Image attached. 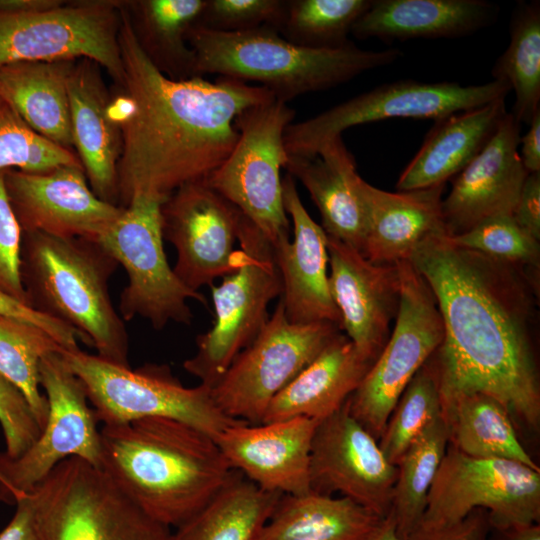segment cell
<instances>
[{
    "mask_svg": "<svg viewBox=\"0 0 540 540\" xmlns=\"http://www.w3.org/2000/svg\"><path fill=\"white\" fill-rule=\"evenodd\" d=\"M340 332L330 322H289L279 298L256 338L211 388L216 405L230 418L262 423L273 398Z\"/></svg>",
    "mask_w": 540,
    "mask_h": 540,
    "instance_id": "cell-14",
    "label": "cell"
},
{
    "mask_svg": "<svg viewBox=\"0 0 540 540\" xmlns=\"http://www.w3.org/2000/svg\"><path fill=\"white\" fill-rule=\"evenodd\" d=\"M118 266L93 240L22 235L21 278L28 305L74 329L99 357L130 367L128 332L109 293Z\"/></svg>",
    "mask_w": 540,
    "mask_h": 540,
    "instance_id": "cell-4",
    "label": "cell"
},
{
    "mask_svg": "<svg viewBox=\"0 0 540 540\" xmlns=\"http://www.w3.org/2000/svg\"><path fill=\"white\" fill-rule=\"evenodd\" d=\"M121 11L118 2L77 1L37 12L0 13V68L17 62L88 59L119 85Z\"/></svg>",
    "mask_w": 540,
    "mask_h": 540,
    "instance_id": "cell-16",
    "label": "cell"
},
{
    "mask_svg": "<svg viewBox=\"0 0 540 540\" xmlns=\"http://www.w3.org/2000/svg\"><path fill=\"white\" fill-rule=\"evenodd\" d=\"M187 41L198 77L218 74L258 82L285 102L343 84L402 55L397 48L363 50L351 42L336 49L308 48L286 40L272 27L229 33L194 26Z\"/></svg>",
    "mask_w": 540,
    "mask_h": 540,
    "instance_id": "cell-5",
    "label": "cell"
},
{
    "mask_svg": "<svg viewBox=\"0 0 540 540\" xmlns=\"http://www.w3.org/2000/svg\"><path fill=\"white\" fill-rule=\"evenodd\" d=\"M409 261L442 318L443 340L429 358L441 410L458 396L483 393L538 430V272L456 246L446 233L421 241Z\"/></svg>",
    "mask_w": 540,
    "mask_h": 540,
    "instance_id": "cell-1",
    "label": "cell"
},
{
    "mask_svg": "<svg viewBox=\"0 0 540 540\" xmlns=\"http://www.w3.org/2000/svg\"><path fill=\"white\" fill-rule=\"evenodd\" d=\"M4 183L23 233L96 241L123 210L95 195L82 165L40 173L6 169Z\"/></svg>",
    "mask_w": 540,
    "mask_h": 540,
    "instance_id": "cell-19",
    "label": "cell"
},
{
    "mask_svg": "<svg viewBox=\"0 0 540 540\" xmlns=\"http://www.w3.org/2000/svg\"><path fill=\"white\" fill-rule=\"evenodd\" d=\"M490 523L488 513L475 509L454 524L425 527L417 526L403 540H486Z\"/></svg>",
    "mask_w": 540,
    "mask_h": 540,
    "instance_id": "cell-47",
    "label": "cell"
},
{
    "mask_svg": "<svg viewBox=\"0 0 540 540\" xmlns=\"http://www.w3.org/2000/svg\"><path fill=\"white\" fill-rule=\"evenodd\" d=\"M373 363L340 332L273 398L262 423L294 417L327 418L341 409Z\"/></svg>",
    "mask_w": 540,
    "mask_h": 540,
    "instance_id": "cell-28",
    "label": "cell"
},
{
    "mask_svg": "<svg viewBox=\"0 0 540 540\" xmlns=\"http://www.w3.org/2000/svg\"><path fill=\"white\" fill-rule=\"evenodd\" d=\"M0 425L7 456L16 458L37 440L41 429L22 392L0 374Z\"/></svg>",
    "mask_w": 540,
    "mask_h": 540,
    "instance_id": "cell-43",
    "label": "cell"
},
{
    "mask_svg": "<svg viewBox=\"0 0 540 540\" xmlns=\"http://www.w3.org/2000/svg\"><path fill=\"white\" fill-rule=\"evenodd\" d=\"M42 487L36 486L15 503L10 522L0 532V540H47L42 520Z\"/></svg>",
    "mask_w": 540,
    "mask_h": 540,
    "instance_id": "cell-45",
    "label": "cell"
},
{
    "mask_svg": "<svg viewBox=\"0 0 540 540\" xmlns=\"http://www.w3.org/2000/svg\"><path fill=\"white\" fill-rule=\"evenodd\" d=\"M60 354L82 382L96 418L104 425L163 417L189 424L214 439L239 422L216 405L211 389L185 387L168 365L146 364L135 370L91 355L79 347Z\"/></svg>",
    "mask_w": 540,
    "mask_h": 540,
    "instance_id": "cell-6",
    "label": "cell"
},
{
    "mask_svg": "<svg viewBox=\"0 0 540 540\" xmlns=\"http://www.w3.org/2000/svg\"><path fill=\"white\" fill-rule=\"evenodd\" d=\"M294 117L295 110L276 97L244 110L235 120L238 138L232 151L205 179L272 246L290 238L280 171L288 160L285 131Z\"/></svg>",
    "mask_w": 540,
    "mask_h": 540,
    "instance_id": "cell-8",
    "label": "cell"
},
{
    "mask_svg": "<svg viewBox=\"0 0 540 540\" xmlns=\"http://www.w3.org/2000/svg\"><path fill=\"white\" fill-rule=\"evenodd\" d=\"M363 540H400L393 516L389 513L382 518Z\"/></svg>",
    "mask_w": 540,
    "mask_h": 540,
    "instance_id": "cell-51",
    "label": "cell"
},
{
    "mask_svg": "<svg viewBox=\"0 0 540 540\" xmlns=\"http://www.w3.org/2000/svg\"><path fill=\"white\" fill-rule=\"evenodd\" d=\"M22 235L7 196L4 170H0V291L28 305L21 278Z\"/></svg>",
    "mask_w": 540,
    "mask_h": 540,
    "instance_id": "cell-44",
    "label": "cell"
},
{
    "mask_svg": "<svg viewBox=\"0 0 540 540\" xmlns=\"http://www.w3.org/2000/svg\"><path fill=\"white\" fill-rule=\"evenodd\" d=\"M99 67L88 59L75 62L68 78L70 118L74 147L90 188L100 199L116 205L122 138Z\"/></svg>",
    "mask_w": 540,
    "mask_h": 540,
    "instance_id": "cell-24",
    "label": "cell"
},
{
    "mask_svg": "<svg viewBox=\"0 0 540 540\" xmlns=\"http://www.w3.org/2000/svg\"><path fill=\"white\" fill-rule=\"evenodd\" d=\"M329 289L342 332L367 359L375 361L390 336L400 302L397 264H375L327 235Z\"/></svg>",
    "mask_w": 540,
    "mask_h": 540,
    "instance_id": "cell-20",
    "label": "cell"
},
{
    "mask_svg": "<svg viewBox=\"0 0 540 540\" xmlns=\"http://www.w3.org/2000/svg\"><path fill=\"white\" fill-rule=\"evenodd\" d=\"M400 302L395 325L346 405L378 441L403 391L440 346L443 323L435 296L409 260L397 262Z\"/></svg>",
    "mask_w": 540,
    "mask_h": 540,
    "instance_id": "cell-10",
    "label": "cell"
},
{
    "mask_svg": "<svg viewBox=\"0 0 540 540\" xmlns=\"http://www.w3.org/2000/svg\"><path fill=\"white\" fill-rule=\"evenodd\" d=\"M205 4L206 0L133 2L136 22L132 23L137 37L154 65L168 77H198L187 36L197 25Z\"/></svg>",
    "mask_w": 540,
    "mask_h": 540,
    "instance_id": "cell-34",
    "label": "cell"
},
{
    "mask_svg": "<svg viewBox=\"0 0 540 540\" xmlns=\"http://www.w3.org/2000/svg\"><path fill=\"white\" fill-rule=\"evenodd\" d=\"M59 0H0V13H29L57 7Z\"/></svg>",
    "mask_w": 540,
    "mask_h": 540,
    "instance_id": "cell-50",
    "label": "cell"
},
{
    "mask_svg": "<svg viewBox=\"0 0 540 540\" xmlns=\"http://www.w3.org/2000/svg\"><path fill=\"white\" fill-rule=\"evenodd\" d=\"M445 184L411 191L388 192L359 176L357 189L366 215L362 255L375 264L409 260L425 238L446 233L442 219Z\"/></svg>",
    "mask_w": 540,
    "mask_h": 540,
    "instance_id": "cell-25",
    "label": "cell"
},
{
    "mask_svg": "<svg viewBox=\"0 0 540 540\" xmlns=\"http://www.w3.org/2000/svg\"><path fill=\"white\" fill-rule=\"evenodd\" d=\"M237 241L236 269L218 286H211L213 325L197 336L195 354L183 363L210 389L265 326L268 305L283 291L272 244L243 214Z\"/></svg>",
    "mask_w": 540,
    "mask_h": 540,
    "instance_id": "cell-7",
    "label": "cell"
},
{
    "mask_svg": "<svg viewBox=\"0 0 540 540\" xmlns=\"http://www.w3.org/2000/svg\"><path fill=\"white\" fill-rule=\"evenodd\" d=\"M0 314L21 319L42 328L51 335L63 349L71 350L78 348L77 341L80 340V337L74 329L37 312L28 305L19 302L2 291H0Z\"/></svg>",
    "mask_w": 540,
    "mask_h": 540,
    "instance_id": "cell-46",
    "label": "cell"
},
{
    "mask_svg": "<svg viewBox=\"0 0 540 540\" xmlns=\"http://www.w3.org/2000/svg\"><path fill=\"white\" fill-rule=\"evenodd\" d=\"M61 349L42 328L0 314V374L22 392L41 430L49 407L40 390L39 365L46 354Z\"/></svg>",
    "mask_w": 540,
    "mask_h": 540,
    "instance_id": "cell-37",
    "label": "cell"
},
{
    "mask_svg": "<svg viewBox=\"0 0 540 540\" xmlns=\"http://www.w3.org/2000/svg\"><path fill=\"white\" fill-rule=\"evenodd\" d=\"M75 62H17L0 68V91L23 121L68 150L74 147L68 78Z\"/></svg>",
    "mask_w": 540,
    "mask_h": 540,
    "instance_id": "cell-30",
    "label": "cell"
},
{
    "mask_svg": "<svg viewBox=\"0 0 540 540\" xmlns=\"http://www.w3.org/2000/svg\"><path fill=\"white\" fill-rule=\"evenodd\" d=\"M449 444L475 458L505 459L539 470L520 443L507 409L493 397L471 393L456 397L442 410Z\"/></svg>",
    "mask_w": 540,
    "mask_h": 540,
    "instance_id": "cell-33",
    "label": "cell"
},
{
    "mask_svg": "<svg viewBox=\"0 0 540 540\" xmlns=\"http://www.w3.org/2000/svg\"><path fill=\"white\" fill-rule=\"evenodd\" d=\"M510 92L507 84L426 83L405 79L379 85L304 121L291 123L284 135L288 156H311L351 127L393 118L439 120L476 108Z\"/></svg>",
    "mask_w": 540,
    "mask_h": 540,
    "instance_id": "cell-13",
    "label": "cell"
},
{
    "mask_svg": "<svg viewBox=\"0 0 540 540\" xmlns=\"http://www.w3.org/2000/svg\"><path fill=\"white\" fill-rule=\"evenodd\" d=\"M308 191L327 235L362 253L366 215L357 189L359 174L342 136L324 143L311 156H288L284 167Z\"/></svg>",
    "mask_w": 540,
    "mask_h": 540,
    "instance_id": "cell-26",
    "label": "cell"
},
{
    "mask_svg": "<svg viewBox=\"0 0 540 540\" xmlns=\"http://www.w3.org/2000/svg\"><path fill=\"white\" fill-rule=\"evenodd\" d=\"M309 477L311 491L329 496L338 492L384 518L391 510L397 466L385 458L377 440L345 402L317 424Z\"/></svg>",
    "mask_w": 540,
    "mask_h": 540,
    "instance_id": "cell-18",
    "label": "cell"
},
{
    "mask_svg": "<svg viewBox=\"0 0 540 540\" xmlns=\"http://www.w3.org/2000/svg\"><path fill=\"white\" fill-rule=\"evenodd\" d=\"M40 484L47 540H171L170 527L146 514L102 469L79 457L62 461Z\"/></svg>",
    "mask_w": 540,
    "mask_h": 540,
    "instance_id": "cell-12",
    "label": "cell"
},
{
    "mask_svg": "<svg viewBox=\"0 0 540 540\" xmlns=\"http://www.w3.org/2000/svg\"><path fill=\"white\" fill-rule=\"evenodd\" d=\"M493 80L515 93L511 112L528 124L540 111V3L517 4L510 22V41L492 68Z\"/></svg>",
    "mask_w": 540,
    "mask_h": 540,
    "instance_id": "cell-36",
    "label": "cell"
},
{
    "mask_svg": "<svg viewBox=\"0 0 540 540\" xmlns=\"http://www.w3.org/2000/svg\"><path fill=\"white\" fill-rule=\"evenodd\" d=\"M281 493L267 491L237 470L171 540H258Z\"/></svg>",
    "mask_w": 540,
    "mask_h": 540,
    "instance_id": "cell-32",
    "label": "cell"
},
{
    "mask_svg": "<svg viewBox=\"0 0 540 540\" xmlns=\"http://www.w3.org/2000/svg\"><path fill=\"white\" fill-rule=\"evenodd\" d=\"M64 165H82L77 154L34 132L0 91V170L47 172Z\"/></svg>",
    "mask_w": 540,
    "mask_h": 540,
    "instance_id": "cell-40",
    "label": "cell"
},
{
    "mask_svg": "<svg viewBox=\"0 0 540 540\" xmlns=\"http://www.w3.org/2000/svg\"><path fill=\"white\" fill-rule=\"evenodd\" d=\"M503 540H540V526L538 523L500 531Z\"/></svg>",
    "mask_w": 540,
    "mask_h": 540,
    "instance_id": "cell-52",
    "label": "cell"
},
{
    "mask_svg": "<svg viewBox=\"0 0 540 540\" xmlns=\"http://www.w3.org/2000/svg\"><path fill=\"white\" fill-rule=\"evenodd\" d=\"M119 45L124 96L116 105L122 138L117 181L122 207L139 194L165 201L182 185L205 180L232 151L236 118L275 98L263 86L234 78L168 77L146 54L123 6Z\"/></svg>",
    "mask_w": 540,
    "mask_h": 540,
    "instance_id": "cell-2",
    "label": "cell"
},
{
    "mask_svg": "<svg viewBox=\"0 0 540 540\" xmlns=\"http://www.w3.org/2000/svg\"><path fill=\"white\" fill-rule=\"evenodd\" d=\"M39 376L49 407L39 437L19 457L0 452V502L6 504H15L70 457H79L101 469L98 420L82 382L60 351L41 359Z\"/></svg>",
    "mask_w": 540,
    "mask_h": 540,
    "instance_id": "cell-15",
    "label": "cell"
},
{
    "mask_svg": "<svg viewBox=\"0 0 540 540\" xmlns=\"http://www.w3.org/2000/svg\"><path fill=\"white\" fill-rule=\"evenodd\" d=\"M288 0H206L196 26L217 32H243L261 27L277 31Z\"/></svg>",
    "mask_w": 540,
    "mask_h": 540,
    "instance_id": "cell-42",
    "label": "cell"
},
{
    "mask_svg": "<svg viewBox=\"0 0 540 540\" xmlns=\"http://www.w3.org/2000/svg\"><path fill=\"white\" fill-rule=\"evenodd\" d=\"M498 13L484 0H372L351 34L385 41L458 38L489 26Z\"/></svg>",
    "mask_w": 540,
    "mask_h": 540,
    "instance_id": "cell-27",
    "label": "cell"
},
{
    "mask_svg": "<svg viewBox=\"0 0 540 540\" xmlns=\"http://www.w3.org/2000/svg\"><path fill=\"white\" fill-rule=\"evenodd\" d=\"M319 421L294 417L249 424L239 422L215 441L231 469L264 490L300 495L310 490V452Z\"/></svg>",
    "mask_w": 540,
    "mask_h": 540,
    "instance_id": "cell-22",
    "label": "cell"
},
{
    "mask_svg": "<svg viewBox=\"0 0 540 540\" xmlns=\"http://www.w3.org/2000/svg\"><path fill=\"white\" fill-rule=\"evenodd\" d=\"M372 0H288L278 32L308 48L336 49L350 43L347 36Z\"/></svg>",
    "mask_w": 540,
    "mask_h": 540,
    "instance_id": "cell-38",
    "label": "cell"
},
{
    "mask_svg": "<svg viewBox=\"0 0 540 540\" xmlns=\"http://www.w3.org/2000/svg\"><path fill=\"white\" fill-rule=\"evenodd\" d=\"M163 202L149 195L133 196L96 240L128 276L119 302L122 319L139 316L156 330L170 322L190 325L193 314L188 299L207 305L205 297L184 285L168 263L161 226Z\"/></svg>",
    "mask_w": 540,
    "mask_h": 540,
    "instance_id": "cell-9",
    "label": "cell"
},
{
    "mask_svg": "<svg viewBox=\"0 0 540 540\" xmlns=\"http://www.w3.org/2000/svg\"><path fill=\"white\" fill-rule=\"evenodd\" d=\"M441 415L437 377L428 359L403 391L379 438L385 458L397 466L412 441Z\"/></svg>",
    "mask_w": 540,
    "mask_h": 540,
    "instance_id": "cell-39",
    "label": "cell"
},
{
    "mask_svg": "<svg viewBox=\"0 0 540 540\" xmlns=\"http://www.w3.org/2000/svg\"><path fill=\"white\" fill-rule=\"evenodd\" d=\"M448 238L456 246L539 272V241L523 231L512 215L489 217L465 233Z\"/></svg>",
    "mask_w": 540,
    "mask_h": 540,
    "instance_id": "cell-41",
    "label": "cell"
},
{
    "mask_svg": "<svg viewBox=\"0 0 540 540\" xmlns=\"http://www.w3.org/2000/svg\"><path fill=\"white\" fill-rule=\"evenodd\" d=\"M100 441L101 469L146 514L168 527L193 517L232 471L213 437L174 419L103 425Z\"/></svg>",
    "mask_w": 540,
    "mask_h": 540,
    "instance_id": "cell-3",
    "label": "cell"
},
{
    "mask_svg": "<svg viewBox=\"0 0 540 540\" xmlns=\"http://www.w3.org/2000/svg\"><path fill=\"white\" fill-rule=\"evenodd\" d=\"M381 519L346 497L282 494L258 540H363Z\"/></svg>",
    "mask_w": 540,
    "mask_h": 540,
    "instance_id": "cell-31",
    "label": "cell"
},
{
    "mask_svg": "<svg viewBox=\"0 0 540 540\" xmlns=\"http://www.w3.org/2000/svg\"><path fill=\"white\" fill-rule=\"evenodd\" d=\"M540 470L505 459L475 458L448 445L418 526L454 524L487 509L498 531L539 523Z\"/></svg>",
    "mask_w": 540,
    "mask_h": 540,
    "instance_id": "cell-11",
    "label": "cell"
},
{
    "mask_svg": "<svg viewBox=\"0 0 540 540\" xmlns=\"http://www.w3.org/2000/svg\"><path fill=\"white\" fill-rule=\"evenodd\" d=\"M283 205L293 223V240L273 246L283 291L280 299L293 324L330 322L342 330L340 313L332 299L328 279L327 234L304 207L294 178L282 179Z\"/></svg>",
    "mask_w": 540,
    "mask_h": 540,
    "instance_id": "cell-23",
    "label": "cell"
},
{
    "mask_svg": "<svg viewBox=\"0 0 540 540\" xmlns=\"http://www.w3.org/2000/svg\"><path fill=\"white\" fill-rule=\"evenodd\" d=\"M512 217L523 231L540 240V172L527 175Z\"/></svg>",
    "mask_w": 540,
    "mask_h": 540,
    "instance_id": "cell-48",
    "label": "cell"
},
{
    "mask_svg": "<svg viewBox=\"0 0 540 540\" xmlns=\"http://www.w3.org/2000/svg\"><path fill=\"white\" fill-rule=\"evenodd\" d=\"M242 213L205 180L176 189L161 205L163 239L176 249V276L193 291L232 273Z\"/></svg>",
    "mask_w": 540,
    "mask_h": 540,
    "instance_id": "cell-17",
    "label": "cell"
},
{
    "mask_svg": "<svg viewBox=\"0 0 540 540\" xmlns=\"http://www.w3.org/2000/svg\"><path fill=\"white\" fill-rule=\"evenodd\" d=\"M521 123L507 112L495 133L452 181L442 200L446 234L456 236L484 219L512 215L529 174L519 154Z\"/></svg>",
    "mask_w": 540,
    "mask_h": 540,
    "instance_id": "cell-21",
    "label": "cell"
},
{
    "mask_svg": "<svg viewBox=\"0 0 540 540\" xmlns=\"http://www.w3.org/2000/svg\"><path fill=\"white\" fill-rule=\"evenodd\" d=\"M507 112L502 98L436 120L398 178V191L446 184L484 148Z\"/></svg>",
    "mask_w": 540,
    "mask_h": 540,
    "instance_id": "cell-29",
    "label": "cell"
},
{
    "mask_svg": "<svg viewBox=\"0 0 540 540\" xmlns=\"http://www.w3.org/2000/svg\"><path fill=\"white\" fill-rule=\"evenodd\" d=\"M529 129L520 137L519 154L528 173L540 172V111L528 123Z\"/></svg>",
    "mask_w": 540,
    "mask_h": 540,
    "instance_id": "cell-49",
    "label": "cell"
},
{
    "mask_svg": "<svg viewBox=\"0 0 540 540\" xmlns=\"http://www.w3.org/2000/svg\"><path fill=\"white\" fill-rule=\"evenodd\" d=\"M449 445V430L441 415L409 445L397 465L390 514L400 540L420 523L427 497Z\"/></svg>",
    "mask_w": 540,
    "mask_h": 540,
    "instance_id": "cell-35",
    "label": "cell"
}]
</instances>
